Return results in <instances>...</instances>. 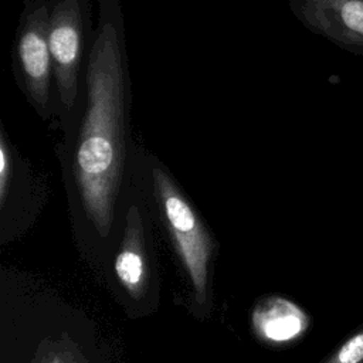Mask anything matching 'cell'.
Here are the masks:
<instances>
[{"label": "cell", "mask_w": 363, "mask_h": 363, "mask_svg": "<svg viewBox=\"0 0 363 363\" xmlns=\"http://www.w3.org/2000/svg\"><path fill=\"white\" fill-rule=\"evenodd\" d=\"M320 363H363V322Z\"/></svg>", "instance_id": "cell-10"}, {"label": "cell", "mask_w": 363, "mask_h": 363, "mask_svg": "<svg viewBox=\"0 0 363 363\" xmlns=\"http://www.w3.org/2000/svg\"><path fill=\"white\" fill-rule=\"evenodd\" d=\"M31 363H88L71 339H60L44 343Z\"/></svg>", "instance_id": "cell-9"}, {"label": "cell", "mask_w": 363, "mask_h": 363, "mask_svg": "<svg viewBox=\"0 0 363 363\" xmlns=\"http://www.w3.org/2000/svg\"><path fill=\"white\" fill-rule=\"evenodd\" d=\"M47 176L18 149L0 123V211L1 217L26 207H37L47 194Z\"/></svg>", "instance_id": "cell-6"}, {"label": "cell", "mask_w": 363, "mask_h": 363, "mask_svg": "<svg viewBox=\"0 0 363 363\" xmlns=\"http://www.w3.org/2000/svg\"><path fill=\"white\" fill-rule=\"evenodd\" d=\"M95 37L85 86L58 123L57 159L71 208L106 240L125 223L135 189L132 82L121 0H98Z\"/></svg>", "instance_id": "cell-1"}, {"label": "cell", "mask_w": 363, "mask_h": 363, "mask_svg": "<svg viewBox=\"0 0 363 363\" xmlns=\"http://www.w3.org/2000/svg\"><path fill=\"white\" fill-rule=\"evenodd\" d=\"M23 4L11 51L14 79L34 112L54 126L58 99L48 45V0Z\"/></svg>", "instance_id": "cell-4"}, {"label": "cell", "mask_w": 363, "mask_h": 363, "mask_svg": "<svg viewBox=\"0 0 363 363\" xmlns=\"http://www.w3.org/2000/svg\"><path fill=\"white\" fill-rule=\"evenodd\" d=\"M288 6L306 30L363 58V0H288Z\"/></svg>", "instance_id": "cell-5"}, {"label": "cell", "mask_w": 363, "mask_h": 363, "mask_svg": "<svg viewBox=\"0 0 363 363\" xmlns=\"http://www.w3.org/2000/svg\"><path fill=\"white\" fill-rule=\"evenodd\" d=\"M147 210V204L135 184L115 257L116 278L133 299H140L149 285Z\"/></svg>", "instance_id": "cell-7"}, {"label": "cell", "mask_w": 363, "mask_h": 363, "mask_svg": "<svg viewBox=\"0 0 363 363\" xmlns=\"http://www.w3.org/2000/svg\"><path fill=\"white\" fill-rule=\"evenodd\" d=\"M95 27L89 0H48V45L58 99L54 126L84 91Z\"/></svg>", "instance_id": "cell-3"}, {"label": "cell", "mask_w": 363, "mask_h": 363, "mask_svg": "<svg viewBox=\"0 0 363 363\" xmlns=\"http://www.w3.org/2000/svg\"><path fill=\"white\" fill-rule=\"evenodd\" d=\"M251 322L255 335L262 342L281 345L303 333L308 316L294 302L282 296H268L255 305Z\"/></svg>", "instance_id": "cell-8"}, {"label": "cell", "mask_w": 363, "mask_h": 363, "mask_svg": "<svg viewBox=\"0 0 363 363\" xmlns=\"http://www.w3.org/2000/svg\"><path fill=\"white\" fill-rule=\"evenodd\" d=\"M135 184L164 225L199 303H204L214 240L170 169L140 142L135 155Z\"/></svg>", "instance_id": "cell-2"}]
</instances>
